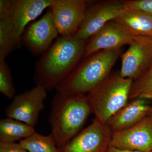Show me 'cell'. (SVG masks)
Here are the masks:
<instances>
[{
	"mask_svg": "<svg viewBox=\"0 0 152 152\" xmlns=\"http://www.w3.org/2000/svg\"><path fill=\"white\" fill-rule=\"evenodd\" d=\"M87 40L60 37L42 55L36 66V86L56 89L75 69L84 55Z\"/></svg>",
	"mask_w": 152,
	"mask_h": 152,
	"instance_id": "6da1fadb",
	"label": "cell"
},
{
	"mask_svg": "<svg viewBox=\"0 0 152 152\" xmlns=\"http://www.w3.org/2000/svg\"><path fill=\"white\" fill-rule=\"evenodd\" d=\"M91 113L87 96H68L57 92L52 102L49 122L50 135L59 148L61 149L80 132Z\"/></svg>",
	"mask_w": 152,
	"mask_h": 152,
	"instance_id": "7a4b0ae2",
	"label": "cell"
},
{
	"mask_svg": "<svg viewBox=\"0 0 152 152\" xmlns=\"http://www.w3.org/2000/svg\"><path fill=\"white\" fill-rule=\"evenodd\" d=\"M122 50H104L87 57L57 87V92L68 96L89 94L110 75Z\"/></svg>",
	"mask_w": 152,
	"mask_h": 152,
	"instance_id": "3957f363",
	"label": "cell"
},
{
	"mask_svg": "<svg viewBox=\"0 0 152 152\" xmlns=\"http://www.w3.org/2000/svg\"><path fill=\"white\" fill-rule=\"evenodd\" d=\"M133 80L116 73L110 75L87 97L96 120L106 125L108 120L128 104Z\"/></svg>",
	"mask_w": 152,
	"mask_h": 152,
	"instance_id": "277c9868",
	"label": "cell"
},
{
	"mask_svg": "<svg viewBox=\"0 0 152 152\" xmlns=\"http://www.w3.org/2000/svg\"><path fill=\"white\" fill-rule=\"evenodd\" d=\"M91 1L53 0L50 9L60 37H72L84 19Z\"/></svg>",
	"mask_w": 152,
	"mask_h": 152,
	"instance_id": "5b68a950",
	"label": "cell"
},
{
	"mask_svg": "<svg viewBox=\"0 0 152 152\" xmlns=\"http://www.w3.org/2000/svg\"><path fill=\"white\" fill-rule=\"evenodd\" d=\"M126 8L124 1L110 0L94 4L88 9L82 25L72 37L88 40Z\"/></svg>",
	"mask_w": 152,
	"mask_h": 152,
	"instance_id": "8992f818",
	"label": "cell"
},
{
	"mask_svg": "<svg viewBox=\"0 0 152 152\" xmlns=\"http://www.w3.org/2000/svg\"><path fill=\"white\" fill-rule=\"evenodd\" d=\"M47 97L46 90L36 86L31 89L15 96L6 109V115L34 127L45 107L44 102Z\"/></svg>",
	"mask_w": 152,
	"mask_h": 152,
	"instance_id": "52a82bcc",
	"label": "cell"
},
{
	"mask_svg": "<svg viewBox=\"0 0 152 152\" xmlns=\"http://www.w3.org/2000/svg\"><path fill=\"white\" fill-rule=\"evenodd\" d=\"M121 59V76L133 80L137 78L152 64V37L135 36Z\"/></svg>",
	"mask_w": 152,
	"mask_h": 152,
	"instance_id": "ba28073f",
	"label": "cell"
},
{
	"mask_svg": "<svg viewBox=\"0 0 152 152\" xmlns=\"http://www.w3.org/2000/svg\"><path fill=\"white\" fill-rule=\"evenodd\" d=\"M112 134L106 125L95 120L61 150L62 152H107Z\"/></svg>",
	"mask_w": 152,
	"mask_h": 152,
	"instance_id": "9c48e42d",
	"label": "cell"
},
{
	"mask_svg": "<svg viewBox=\"0 0 152 152\" xmlns=\"http://www.w3.org/2000/svg\"><path fill=\"white\" fill-rule=\"evenodd\" d=\"M58 31L50 10L25 29L21 42L34 55H42L56 39Z\"/></svg>",
	"mask_w": 152,
	"mask_h": 152,
	"instance_id": "30bf717a",
	"label": "cell"
},
{
	"mask_svg": "<svg viewBox=\"0 0 152 152\" xmlns=\"http://www.w3.org/2000/svg\"><path fill=\"white\" fill-rule=\"evenodd\" d=\"M134 36L116 21H110L87 40L84 58L104 50L121 48L129 45Z\"/></svg>",
	"mask_w": 152,
	"mask_h": 152,
	"instance_id": "8fae6325",
	"label": "cell"
},
{
	"mask_svg": "<svg viewBox=\"0 0 152 152\" xmlns=\"http://www.w3.org/2000/svg\"><path fill=\"white\" fill-rule=\"evenodd\" d=\"M110 147L119 149L152 151V119L147 116L128 129L112 133Z\"/></svg>",
	"mask_w": 152,
	"mask_h": 152,
	"instance_id": "7c38bea8",
	"label": "cell"
},
{
	"mask_svg": "<svg viewBox=\"0 0 152 152\" xmlns=\"http://www.w3.org/2000/svg\"><path fill=\"white\" fill-rule=\"evenodd\" d=\"M53 0H12L10 17L15 35L22 44V36L27 25L37 19L46 9L50 8Z\"/></svg>",
	"mask_w": 152,
	"mask_h": 152,
	"instance_id": "4fadbf2b",
	"label": "cell"
},
{
	"mask_svg": "<svg viewBox=\"0 0 152 152\" xmlns=\"http://www.w3.org/2000/svg\"><path fill=\"white\" fill-rule=\"evenodd\" d=\"M146 99L137 98L116 113L106 123L112 133L128 129L138 124L148 115L150 107Z\"/></svg>",
	"mask_w": 152,
	"mask_h": 152,
	"instance_id": "5bb4252c",
	"label": "cell"
},
{
	"mask_svg": "<svg viewBox=\"0 0 152 152\" xmlns=\"http://www.w3.org/2000/svg\"><path fill=\"white\" fill-rule=\"evenodd\" d=\"M12 0L0 1V57L5 58L21 44L15 35L10 17Z\"/></svg>",
	"mask_w": 152,
	"mask_h": 152,
	"instance_id": "9a60e30c",
	"label": "cell"
},
{
	"mask_svg": "<svg viewBox=\"0 0 152 152\" xmlns=\"http://www.w3.org/2000/svg\"><path fill=\"white\" fill-rule=\"evenodd\" d=\"M115 20L134 36L152 37V15L146 12L127 8Z\"/></svg>",
	"mask_w": 152,
	"mask_h": 152,
	"instance_id": "2e32d148",
	"label": "cell"
},
{
	"mask_svg": "<svg viewBox=\"0 0 152 152\" xmlns=\"http://www.w3.org/2000/svg\"><path fill=\"white\" fill-rule=\"evenodd\" d=\"M35 132L34 127L12 118L0 121V142L13 143Z\"/></svg>",
	"mask_w": 152,
	"mask_h": 152,
	"instance_id": "e0dca14e",
	"label": "cell"
},
{
	"mask_svg": "<svg viewBox=\"0 0 152 152\" xmlns=\"http://www.w3.org/2000/svg\"><path fill=\"white\" fill-rule=\"evenodd\" d=\"M18 143L28 152H62L50 134L44 136L35 132Z\"/></svg>",
	"mask_w": 152,
	"mask_h": 152,
	"instance_id": "ac0fdd59",
	"label": "cell"
},
{
	"mask_svg": "<svg viewBox=\"0 0 152 152\" xmlns=\"http://www.w3.org/2000/svg\"><path fill=\"white\" fill-rule=\"evenodd\" d=\"M152 99V64L137 78L133 80L129 99Z\"/></svg>",
	"mask_w": 152,
	"mask_h": 152,
	"instance_id": "d6986e66",
	"label": "cell"
},
{
	"mask_svg": "<svg viewBox=\"0 0 152 152\" xmlns=\"http://www.w3.org/2000/svg\"><path fill=\"white\" fill-rule=\"evenodd\" d=\"M0 91L9 99H13L16 90L10 69L5 58L0 57Z\"/></svg>",
	"mask_w": 152,
	"mask_h": 152,
	"instance_id": "ffe728a7",
	"label": "cell"
},
{
	"mask_svg": "<svg viewBox=\"0 0 152 152\" xmlns=\"http://www.w3.org/2000/svg\"><path fill=\"white\" fill-rule=\"evenodd\" d=\"M127 8L146 12L152 15V0L124 1Z\"/></svg>",
	"mask_w": 152,
	"mask_h": 152,
	"instance_id": "44dd1931",
	"label": "cell"
},
{
	"mask_svg": "<svg viewBox=\"0 0 152 152\" xmlns=\"http://www.w3.org/2000/svg\"><path fill=\"white\" fill-rule=\"evenodd\" d=\"M0 152H28L19 143L0 142Z\"/></svg>",
	"mask_w": 152,
	"mask_h": 152,
	"instance_id": "7402d4cb",
	"label": "cell"
},
{
	"mask_svg": "<svg viewBox=\"0 0 152 152\" xmlns=\"http://www.w3.org/2000/svg\"><path fill=\"white\" fill-rule=\"evenodd\" d=\"M107 152H142L139 151H128V150H123L119 149L116 148H113V147H109Z\"/></svg>",
	"mask_w": 152,
	"mask_h": 152,
	"instance_id": "603a6c76",
	"label": "cell"
},
{
	"mask_svg": "<svg viewBox=\"0 0 152 152\" xmlns=\"http://www.w3.org/2000/svg\"><path fill=\"white\" fill-rule=\"evenodd\" d=\"M148 116H149L152 119V107H150Z\"/></svg>",
	"mask_w": 152,
	"mask_h": 152,
	"instance_id": "cb8c5ba5",
	"label": "cell"
},
{
	"mask_svg": "<svg viewBox=\"0 0 152 152\" xmlns=\"http://www.w3.org/2000/svg\"><path fill=\"white\" fill-rule=\"evenodd\" d=\"M151 152H152V151Z\"/></svg>",
	"mask_w": 152,
	"mask_h": 152,
	"instance_id": "d4e9b609",
	"label": "cell"
}]
</instances>
